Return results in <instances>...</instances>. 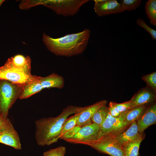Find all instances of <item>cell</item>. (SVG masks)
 <instances>
[{
	"instance_id": "obj_1",
	"label": "cell",
	"mask_w": 156,
	"mask_h": 156,
	"mask_svg": "<svg viewBox=\"0 0 156 156\" xmlns=\"http://www.w3.org/2000/svg\"><path fill=\"white\" fill-rule=\"evenodd\" d=\"M91 34L85 29L77 33L53 38L43 33L42 41L47 49L56 55L71 57L82 53L86 49Z\"/></svg>"
},
{
	"instance_id": "obj_2",
	"label": "cell",
	"mask_w": 156,
	"mask_h": 156,
	"mask_svg": "<svg viewBox=\"0 0 156 156\" xmlns=\"http://www.w3.org/2000/svg\"><path fill=\"white\" fill-rule=\"evenodd\" d=\"M79 107L69 105L56 117L43 118L36 120L35 137L37 144L44 146L57 142L64 122L69 115L75 114Z\"/></svg>"
},
{
	"instance_id": "obj_3",
	"label": "cell",
	"mask_w": 156,
	"mask_h": 156,
	"mask_svg": "<svg viewBox=\"0 0 156 156\" xmlns=\"http://www.w3.org/2000/svg\"><path fill=\"white\" fill-rule=\"evenodd\" d=\"M89 0H26L24 3L26 9L42 5L53 11L58 15L73 16L77 14L81 6Z\"/></svg>"
},
{
	"instance_id": "obj_4",
	"label": "cell",
	"mask_w": 156,
	"mask_h": 156,
	"mask_svg": "<svg viewBox=\"0 0 156 156\" xmlns=\"http://www.w3.org/2000/svg\"><path fill=\"white\" fill-rule=\"evenodd\" d=\"M24 86L0 80V116L8 118L9 110L22 92Z\"/></svg>"
},
{
	"instance_id": "obj_5",
	"label": "cell",
	"mask_w": 156,
	"mask_h": 156,
	"mask_svg": "<svg viewBox=\"0 0 156 156\" xmlns=\"http://www.w3.org/2000/svg\"><path fill=\"white\" fill-rule=\"evenodd\" d=\"M40 77L31 74V69H20L13 66L8 60L0 67V80L24 86L38 80Z\"/></svg>"
},
{
	"instance_id": "obj_6",
	"label": "cell",
	"mask_w": 156,
	"mask_h": 156,
	"mask_svg": "<svg viewBox=\"0 0 156 156\" xmlns=\"http://www.w3.org/2000/svg\"><path fill=\"white\" fill-rule=\"evenodd\" d=\"M125 113L119 117L115 118L109 112L106 119L100 125L98 139L104 136L114 137L128 127L131 124L125 121Z\"/></svg>"
},
{
	"instance_id": "obj_7",
	"label": "cell",
	"mask_w": 156,
	"mask_h": 156,
	"mask_svg": "<svg viewBox=\"0 0 156 156\" xmlns=\"http://www.w3.org/2000/svg\"><path fill=\"white\" fill-rule=\"evenodd\" d=\"M88 145L99 152L111 156H124L122 146L113 137L104 136L91 142Z\"/></svg>"
},
{
	"instance_id": "obj_8",
	"label": "cell",
	"mask_w": 156,
	"mask_h": 156,
	"mask_svg": "<svg viewBox=\"0 0 156 156\" xmlns=\"http://www.w3.org/2000/svg\"><path fill=\"white\" fill-rule=\"evenodd\" d=\"M100 126L94 123L81 127L77 133L71 138L64 140L68 142L88 145L98 139Z\"/></svg>"
},
{
	"instance_id": "obj_9",
	"label": "cell",
	"mask_w": 156,
	"mask_h": 156,
	"mask_svg": "<svg viewBox=\"0 0 156 156\" xmlns=\"http://www.w3.org/2000/svg\"><path fill=\"white\" fill-rule=\"evenodd\" d=\"M107 102V100H104L89 106H80L76 112L79 114L77 125L82 127L92 123V118L93 115L101 107L106 105Z\"/></svg>"
},
{
	"instance_id": "obj_10",
	"label": "cell",
	"mask_w": 156,
	"mask_h": 156,
	"mask_svg": "<svg viewBox=\"0 0 156 156\" xmlns=\"http://www.w3.org/2000/svg\"><path fill=\"white\" fill-rule=\"evenodd\" d=\"M94 10L100 16L122 12L121 5L116 0H94Z\"/></svg>"
},
{
	"instance_id": "obj_11",
	"label": "cell",
	"mask_w": 156,
	"mask_h": 156,
	"mask_svg": "<svg viewBox=\"0 0 156 156\" xmlns=\"http://www.w3.org/2000/svg\"><path fill=\"white\" fill-rule=\"evenodd\" d=\"M138 131L140 134L150 126L156 123V104L153 103L148 105L145 112L136 122Z\"/></svg>"
},
{
	"instance_id": "obj_12",
	"label": "cell",
	"mask_w": 156,
	"mask_h": 156,
	"mask_svg": "<svg viewBox=\"0 0 156 156\" xmlns=\"http://www.w3.org/2000/svg\"><path fill=\"white\" fill-rule=\"evenodd\" d=\"M143 134L139 133L136 122L134 121L124 131L113 138L122 146L123 144L135 140Z\"/></svg>"
},
{
	"instance_id": "obj_13",
	"label": "cell",
	"mask_w": 156,
	"mask_h": 156,
	"mask_svg": "<svg viewBox=\"0 0 156 156\" xmlns=\"http://www.w3.org/2000/svg\"><path fill=\"white\" fill-rule=\"evenodd\" d=\"M0 143L12 147L17 150L21 149L18 133L13 125L6 131L0 133Z\"/></svg>"
},
{
	"instance_id": "obj_14",
	"label": "cell",
	"mask_w": 156,
	"mask_h": 156,
	"mask_svg": "<svg viewBox=\"0 0 156 156\" xmlns=\"http://www.w3.org/2000/svg\"><path fill=\"white\" fill-rule=\"evenodd\" d=\"M155 99V95L149 90L146 88L142 89L130 100L131 101L130 109L139 106L153 103Z\"/></svg>"
},
{
	"instance_id": "obj_15",
	"label": "cell",
	"mask_w": 156,
	"mask_h": 156,
	"mask_svg": "<svg viewBox=\"0 0 156 156\" xmlns=\"http://www.w3.org/2000/svg\"><path fill=\"white\" fill-rule=\"evenodd\" d=\"M39 81L43 89L44 88H63L64 85V80L61 75L52 73L45 77H40Z\"/></svg>"
},
{
	"instance_id": "obj_16",
	"label": "cell",
	"mask_w": 156,
	"mask_h": 156,
	"mask_svg": "<svg viewBox=\"0 0 156 156\" xmlns=\"http://www.w3.org/2000/svg\"><path fill=\"white\" fill-rule=\"evenodd\" d=\"M131 107V100L121 103L111 101L108 107L109 113L113 117L118 118L129 110Z\"/></svg>"
},
{
	"instance_id": "obj_17",
	"label": "cell",
	"mask_w": 156,
	"mask_h": 156,
	"mask_svg": "<svg viewBox=\"0 0 156 156\" xmlns=\"http://www.w3.org/2000/svg\"><path fill=\"white\" fill-rule=\"evenodd\" d=\"M145 136L143 134L135 140L122 145L124 156H138L140 145Z\"/></svg>"
},
{
	"instance_id": "obj_18",
	"label": "cell",
	"mask_w": 156,
	"mask_h": 156,
	"mask_svg": "<svg viewBox=\"0 0 156 156\" xmlns=\"http://www.w3.org/2000/svg\"><path fill=\"white\" fill-rule=\"evenodd\" d=\"M148 105L145 104L135 107L127 112L125 117V120L130 124L134 121L137 122L143 115Z\"/></svg>"
},
{
	"instance_id": "obj_19",
	"label": "cell",
	"mask_w": 156,
	"mask_h": 156,
	"mask_svg": "<svg viewBox=\"0 0 156 156\" xmlns=\"http://www.w3.org/2000/svg\"><path fill=\"white\" fill-rule=\"evenodd\" d=\"M40 78L36 81L26 84L24 86L20 99L27 98L43 89L39 81Z\"/></svg>"
},
{
	"instance_id": "obj_20",
	"label": "cell",
	"mask_w": 156,
	"mask_h": 156,
	"mask_svg": "<svg viewBox=\"0 0 156 156\" xmlns=\"http://www.w3.org/2000/svg\"><path fill=\"white\" fill-rule=\"evenodd\" d=\"M145 13L151 24L156 26V0H148L145 6Z\"/></svg>"
},
{
	"instance_id": "obj_21",
	"label": "cell",
	"mask_w": 156,
	"mask_h": 156,
	"mask_svg": "<svg viewBox=\"0 0 156 156\" xmlns=\"http://www.w3.org/2000/svg\"><path fill=\"white\" fill-rule=\"evenodd\" d=\"M109 112L108 107L104 105L99 109L93 115L92 118V123L100 125L107 117Z\"/></svg>"
},
{
	"instance_id": "obj_22",
	"label": "cell",
	"mask_w": 156,
	"mask_h": 156,
	"mask_svg": "<svg viewBox=\"0 0 156 156\" xmlns=\"http://www.w3.org/2000/svg\"><path fill=\"white\" fill-rule=\"evenodd\" d=\"M79 115V113L76 112L74 115L66 119L62 126L60 138L66 132L77 125Z\"/></svg>"
},
{
	"instance_id": "obj_23",
	"label": "cell",
	"mask_w": 156,
	"mask_h": 156,
	"mask_svg": "<svg viewBox=\"0 0 156 156\" xmlns=\"http://www.w3.org/2000/svg\"><path fill=\"white\" fill-rule=\"evenodd\" d=\"M141 0H121L120 4L122 12L125 11H130L135 10L140 6Z\"/></svg>"
},
{
	"instance_id": "obj_24",
	"label": "cell",
	"mask_w": 156,
	"mask_h": 156,
	"mask_svg": "<svg viewBox=\"0 0 156 156\" xmlns=\"http://www.w3.org/2000/svg\"><path fill=\"white\" fill-rule=\"evenodd\" d=\"M142 78L147 86L154 92L156 91V72L143 76Z\"/></svg>"
},
{
	"instance_id": "obj_25",
	"label": "cell",
	"mask_w": 156,
	"mask_h": 156,
	"mask_svg": "<svg viewBox=\"0 0 156 156\" xmlns=\"http://www.w3.org/2000/svg\"><path fill=\"white\" fill-rule=\"evenodd\" d=\"M66 152V148L60 146L51 149L44 152L43 156H64Z\"/></svg>"
},
{
	"instance_id": "obj_26",
	"label": "cell",
	"mask_w": 156,
	"mask_h": 156,
	"mask_svg": "<svg viewBox=\"0 0 156 156\" xmlns=\"http://www.w3.org/2000/svg\"><path fill=\"white\" fill-rule=\"evenodd\" d=\"M136 23L139 26L146 30L150 34L152 39L156 40V31L148 26L144 20L138 18L136 20Z\"/></svg>"
},
{
	"instance_id": "obj_27",
	"label": "cell",
	"mask_w": 156,
	"mask_h": 156,
	"mask_svg": "<svg viewBox=\"0 0 156 156\" xmlns=\"http://www.w3.org/2000/svg\"><path fill=\"white\" fill-rule=\"evenodd\" d=\"M81 128V127L76 125L65 133L60 138V139L64 140L72 138L77 133Z\"/></svg>"
},
{
	"instance_id": "obj_28",
	"label": "cell",
	"mask_w": 156,
	"mask_h": 156,
	"mask_svg": "<svg viewBox=\"0 0 156 156\" xmlns=\"http://www.w3.org/2000/svg\"><path fill=\"white\" fill-rule=\"evenodd\" d=\"M12 125L8 118H5L0 116V133L6 131Z\"/></svg>"
},
{
	"instance_id": "obj_29",
	"label": "cell",
	"mask_w": 156,
	"mask_h": 156,
	"mask_svg": "<svg viewBox=\"0 0 156 156\" xmlns=\"http://www.w3.org/2000/svg\"><path fill=\"white\" fill-rule=\"evenodd\" d=\"M5 1V0H0V7L2 3Z\"/></svg>"
},
{
	"instance_id": "obj_30",
	"label": "cell",
	"mask_w": 156,
	"mask_h": 156,
	"mask_svg": "<svg viewBox=\"0 0 156 156\" xmlns=\"http://www.w3.org/2000/svg\"><path fill=\"white\" fill-rule=\"evenodd\" d=\"M138 156H140V154H139H139H138Z\"/></svg>"
}]
</instances>
